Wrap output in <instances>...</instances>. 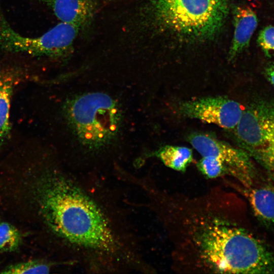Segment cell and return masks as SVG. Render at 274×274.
I'll return each mask as SVG.
<instances>
[{
	"label": "cell",
	"mask_w": 274,
	"mask_h": 274,
	"mask_svg": "<svg viewBox=\"0 0 274 274\" xmlns=\"http://www.w3.org/2000/svg\"><path fill=\"white\" fill-rule=\"evenodd\" d=\"M22 179L46 243L66 270L90 274L153 273L127 209L106 177L77 172L58 158Z\"/></svg>",
	"instance_id": "1"
},
{
	"label": "cell",
	"mask_w": 274,
	"mask_h": 274,
	"mask_svg": "<svg viewBox=\"0 0 274 274\" xmlns=\"http://www.w3.org/2000/svg\"><path fill=\"white\" fill-rule=\"evenodd\" d=\"M132 184L145 194L179 273H274V255L245 225L235 194L216 186L196 195L160 188L150 177Z\"/></svg>",
	"instance_id": "2"
},
{
	"label": "cell",
	"mask_w": 274,
	"mask_h": 274,
	"mask_svg": "<svg viewBox=\"0 0 274 274\" xmlns=\"http://www.w3.org/2000/svg\"><path fill=\"white\" fill-rule=\"evenodd\" d=\"M67 93L60 115L65 152L59 158L71 169L105 176L126 157L121 146L126 132V109L116 93L86 87Z\"/></svg>",
	"instance_id": "3"
},
{
	"label": "cell",
	"mask_w": 274,
	"mask_h": 274,
	"mask_svg": "<svg viewBox=\"0 0 274 274\" xmlns=\"http://www.w3.org/2000/svg\"><path fill=\"white\" fill-rule=\"evenodd\" d=\"M230 0H157L155 20L178 37L203 41L222 29L229 11Z\"/></svg>",
	"instance_id": "4"
},
{
	"label": "cell",
	"mask_w": 274,
	"mask_h": 274,
	"mask_svg": "<svg viewBox=\"0 0 274 274\" xmlns=\"http://www.w3.org/2000/svg\"><path fill=\"white\" fill-rule=\"evenodd\" d=\"M81 29L61 22L42 36H23L10 25L0 10V50L36 56L60 58L68 55Z\"/></svg>",
	"instance_id": "5"
},
{
	"label": "cell",
	"mask_w": 274,
	"mask_h": 274,
	"mask_svg": "<svg viewBox=\"0 0 274 274\" xmlns=\"http://www.w3.org/2000/svg\"><path fill=\"white\" fill-rule=\"evenodd\" d=\"M192 146L202 156H212L225 166L227 176L233 178L242 188L254 187L256 172L249 154L242 148L206 133H193L188 137Z\"/></svg>",
	"instance_id": "6"
},
{
	"label": "cell",
	"mask_w": 274,
	"mask_h": 274,
	"mask_svg": "<svg viewBox=\"0 0 274 274\" xmlns=\"http://www.w3.org/2000/svg\"><path fill=\"white\" fill-rule=\"evenodd\" d=\"M244 109L238 102L226 96H207L183 101L178 106L181 116L233 130Z\"/></svg>",
	"instance_id": "7"
},
{
	"label": "cell",
	"mask_w": 274,
	"mask_h": 274,
	"mask_svg": "<svg viewBox=\"0 0 274 274\" xmlns=\"http://www.w3.org/2000/svg\"><path fill=\"white\" fill-rule=\"evenodd\" d=\"M233 130L239 147L251 157L267 143L263 120L255 105L244 109L238 123Z\"/></svg>",
	"instance_id": "8"
},
{
	"label": "cell",
	"mask_w": 274,
	"mask_h": 274,
	"mask_svg": "<svg viewBox=\"0 0 274 274\" xmlns=\"http://www.w3.org/2000/svg\"><path fill=\"white\" fill-rule=\"evenodd\" d=\"M22 69L15 65H0V153L11 131V101L15 87L23 78Z\"/></svg>",
	"instance_id": "9"
},
{
	"label": "cell",
	"mask_w": 274,
	"mask_h": 274,
	"mask_svg": "<svg viewBox=\"0 0 274 274\" xmlns=\"http://www.w3.org/2000/svg\"><path fill=\"white\" fill-rule=\"evenodd\" d=\"M61 22L74 25L80 29L93 20L97 0H44Z\"/></svg>",
	"instance_id": "10"
},
{
	"label": "cell",
	"mask_w": 274,
	"mask_h": 274,
	"mask_svg": "<svg viewBox=\"0 0 274 274\" xmlns=\"http://www.w3.org/2000/svg\"><path fill=\"white\" fill-rule=\"evenodd\" d=\"M234 33L228 53V60H234L248 46L258 20L256 13L250 7L235 6L232 9Z\"/></svg>",
	"instance_id": "11"
},
{
	"label": "cell",
	"mask_w": 274,
	"mask_h": 274,
	"mask_svg": "<svg viewBox=\"0 0 274 274\" xmlns=\"http://www.w3.org/2000/svg\"><path fill=\"white\" fill-rule=\"evenodd\" d=\"M227 184L244 193L259 220L266 223L274 224L273 189L266 185L245 189L231 182Z\"/></svg>",
	"instance_id": "12"
},
{
	"label": "cell",
	"mask_w": 274,
	"mask_h": 274,
	"mask_svg": "<svg viewBox=\"0 0 274 274\" xmlns=\"http://www.w3.org/2000/svg\"><path fill=\"white\" fill-rule=\"evenodd\" d=\"M166 167L178 172H184L193 161L192 150L186 147L166 145L155 152Z\"/></svg>",
	"instance_id": "13"
},
{
	"label": "cell",
	"mask_w": 274,
	"mask_h": 274,
	"mask_svg": "<svg viewBox=\"0 0 274 274\" xmlns=\"http://www.w3.org/2000/svg\"><path fill=\"white\" fill-rule=\"evenodd\" d=\"M262 117L266 132L267 143L264 147L254 153L251 157L261 164L274 179V122Z\"/></svg>",
	"instance_id": "14"
},
{
	"label": "cell",
	"mask_w": 274,
	"mask_h": 274,
	"mask_svg": "<svg viewBox=\"0 0 274 274\" xmlns=\"http://www.w3.org/2000/svg\"><path fill=\"white\" fill-rule=\"evenodd\" d=\"M59 267L63 268L59 263L52 260L36 259L13 264L6 267L1 273L9 274L48 273L55 267Z\"/></svg>",
	"instance_id": "15"
},
{
	"label": "cell",
	"mask_w": 274,
	"mask_h": 274,
	"mask_svg": "<svg viewBox=\"0 0 274 274\" xmlns=\"http://www.w3.org/2000/svg\"><path fill=\"white\" fill-rule=\"evenodd\" d=\"M22 242V236L19 229L8 222H0V252L16 251Z\"/></svg>",
	"instance_id": "16"
},
{
	"label": "cell",
	"mask_w": 274,
	"mask_h": 274,
	"mask_svg": "<svg viewBox=\"0 0 274 274\" xmlns=\"http://www.w3.org/2000/svg\"><path fill=\"white\" fill-rule=\"evenodd\" d=\"M197 167L208 179L224 178L227 176L224 165L218 159L212 156H202L197 162Z\"/></svg>",
	"instance_id": "17"
},
{
	"label": "cell",
	"mask_w": 274,
	"mask_h": 274,
	"mask_svg": "<svg viewBox=\"0 0 274 274\" xmlns=\"http://www.w3.org/2000/svg\"><path fill=\"white\" fill-rule=\"evenodd\" d=\"M257 42L266 56L274 57V26L263 28L259 33Z\"/></svg>",
	"instance_id": "18"
},
{
	"label": "cell",
	"mask_w": 274,
	"mask_h": 274,
	"mask_svg": "<svg viewBox=\"0 0 274 274\" xmlns=\"http://www.w3.org/2000/svg\"><path fill=\"white\" fill-rule=\"evenodd\" d=\"M259 113L264 117L274 122V104L270 102H259L255 105Z\"/></svg>",
	"instance_id": "19"
},
{
	"label": "cell",
	"mask_w": 274,
	"mask_h": 274,
	"mask_svg": "<svg viewBox=\"0 0 274 274\" xmlns=\"http://www.w3.org/2000/svg\"><path fill=\"white\" fill-rule=\"evenodd\" d=\"M264 74L267 79L274 86V62L269 63L266 66Z\"/></svg>",
	"instance_id": "20"
}]
</instances>
